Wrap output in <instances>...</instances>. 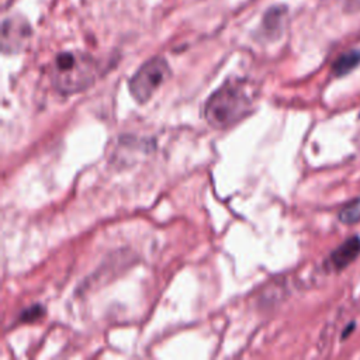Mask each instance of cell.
<instances>
[{"label": "cell", "instance_id": "obj_1", "mask_svg": "<svg viewBox=\"0 0 360 360\" xmlns=\"http://www.w3.org/2000/svg\"><path fill=\"white\" fill-rule=\"evenodd\" d=\"M253 108V96L248 84L228 80L215 90L204 105V117L214 128H228L242 121Z\"/></svg>", "mask_w": 360, "mask_h": 360}, {"label": "cell", "instance_id": "obj_2", "mask_svg": "<svg viewBox=\"0 0 360 360\" xmlns=\"http://www.w3.org/2000/svg\"><path fill=\"white\" fill-rule=\"evenodd\" d=\"M97 72V62L89 53L66 51L53 59L51 80L59 93L75 94L89 89L94 83Z\"/></svg>", "mask_w": 360, "mask_h": 360}, {"label": "cell", "instance_id": "obj_3", "mask_svg": "<svg viewBox=\"0 0 360 360\" xmlns=\"http://www.w3.org/2000/svg\"><path fill=\"white\" fill-rule=\"evenodd\" d=\"M169 76L170 68L167 62L160 56H155L145 62L131 77L129 93L138 103H146Z\"/></svg>", "mask_w": 360, "mask_h": 360}, {"label": "cell", "instance_id": "obj_4", "mask_svg": "<svg viewBox=\"0 0 360 360\" xmlns=\"http://www.w3.org/2000/svg\"><path fill=\"white\" fill-rule=\"evenodd\" d=\"M31 30L28 22L21 17L6 18L1 28V45L4 52H18L27 39Z\"/></svg>", "mask_w": 360, "mask_h": 360}, {"label": "cell", "instance_id": "obj_5", "mask_svg": "<svg viewBox=\"0 0 360 360\" xmlns=\"http://www.w3.org/2000/svg\"><path fill=\"white\" fill-rule=\"evenodd\" d=\"M360 255V236L353 235L346 239L342 245H339L333 252H330L326 266L330 270L340 271L352 264Z\"/></svg>", "mask_w": 360, "mask_h": 360}, {"label": "cell", "instance_id": "obj_6", "mask_svg": "<svg viewBox=\"0 0 360 360\" xmlns=\"http://www.w3.org/2000/svg\"><path fill=\"white\" fill-rule=\"evenodd\" d=\"M357 66H360V49H350L332 63V73L336 77H342L353 72Z\"/></svg>", "mask_w": 360, "mask_h": 360}, {"label": "cell", "instance_id": "obj_7", "mask_svg": "<svg viewBox=\"0 0 360 360\" xmlns=\"http://www.w3.org/2000/svg\"><path fill=\"white\" fill-rule=\"evenodd\" d=\"M338 218L345 225H353L360 222V197L345 204L339 211Z\"/></svg>", "mask_w": 360, "mask_h": 360}, {"label": "cell", "instance_id": "obj_8", "mask_svg": "<svg viewBox=\"0 0 360 360\" xmlns=\"http://www.w3.org/2000/svg\"><path fill=\"white\" fill-rule=\"evenodd\" d=\"M44 314V308L39 305H34L31 308H28L25 312L21 314V321L24 322H32L35 319H38L39 316H42Z\"/></svg>", "mask_w": 360, "mask_h": 360}, {"label": "cell", "instance_id": "obj_9", "mask_svg": "<svg viewBox=\"0 0 360 360\" xmlns=\"http://www.w3.org/2000/svg\"><path fill=\"white\" fill-rule=\"evenodd\" d=\"M353 329H354V322H350V323L347 325V328L342 332V339H346V338L353 332Z\"/></svg>", "mask_w": 360, "mask_h": 360}]
</instances>
